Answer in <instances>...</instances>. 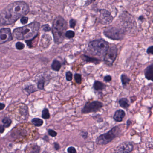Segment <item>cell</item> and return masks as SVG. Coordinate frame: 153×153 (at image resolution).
Returning a JSON list of instances; mask_svg holds the SVG:
<instances>
[{
    "label": "cell",
    "instance_id": "obj_17",
    "mask_svg": "<svg viewBox=\"0 0 153 153\" xmlns=\"http://www.w3.org/2000/svg\"><path fill=\"white\" fill-rule=\"evenodd\" d=\"M120 79L123 86H126L127 84H128L130 81V79L128 78V76L125 74H122L121 75Z\"/></svg>",
    "mask_w": 153,
    "mask_h": 153
},
{
    "label": "cell",
    "instance_id": "obj_33",
    "mask_svg": "<svg viewBox=\"0 0 153 153\" xmlns=\"http://www.w3.org/2000/svg\"><path fill=\"white\" fill-rule=\"evenodd\" d=\"M147 53L148 54H153V46L148 48L147 50Z\"/></svg>",
    "mask_w": 153,
    "mask_h": 153
},
{
    "label": "cell",
    "instance_id": "obj_2",
    "mask_svg": "<svg viewBox=\"0 0 153 153\" xmlns=\"http://www.w3.org/2000/svg\"><path fill=\"white\" fill-rule=\"evenodd\" d=\"M39 28V22H35L26 26L15 29L13 32V36L18 40H31L37 36Z\"/></svg>",
    "mask_w": 153,
    "mask_h": 153
},
{
    "label": "cell",
    "instance_id": "obj_31",
    "mask_svg": "<svg viewBox=\"0 0 153 153\" xmlns=\"http://www.w3.org/2000/svg\"><path fill=\"white\" fill-rule=\"evenodd\" d=\"M67 152L69 153H76V151L74 147L71 146L69 147L67 149Z\"/></svg>",
    "mask_w": 153,
    "mask_h": 153
},
{
    "label": "cell",
    "instance_id": "obj_13",
    "mask_svg": "<svg viewBox=\"0 0 153 153\" xmlns=\"http://www.w3.org/2000/svg\"><path fill=\"white\" fill-rule=\"evenodd\" d=\"M145 75L147 80L153 81V64L149 65L146 69Z\"/></svg>",
    "mask_w": 153,
    "mask_h": 153
},
{
    "label": "cell",
    "instance_id": "obj_40",
    "mask_svg": "<svg viewBox=\"0 0 153 153\" xmlns=\"http://www.w3.org/2000/svg\"><path fill=\"white\" fill-rule=\"evenodd\" d=\"M139 19L140 20H143V16H141V17L139 18Z\"/></svg>",
    "mask_w": 153,
    "mask_h": 153
},
{
    "label": "cell",
    "instance_id": "obj_3",
    "mask_svg": "<svg viewBox=\"0 0 153 153\" xmlns=\"http://www.w3.org/2000/svg\"><path fill=\"white\" fill-rule=\"evenodd\" d=\"M67 27V22L61 16H58L55 19L53 22L52 32L56 43L60 44L63 41Z\"/></svg>",
    "mask_w": 153,
    "mask_h": 153
},
{
    "label": "cell",
    "instance_id": "obj_9",
    "mask_svg": "<svg viewBox=\"0 0 153 153\" xmlns=\"http://www.w3.org/2000/svg\"><path fill=\"white\" fill-rule=\"evenodd\" d=\"M13 40V35L9 28H3L0 30V44L9 42Z\"/></svg>",
    "mask_w": 153,
    "mask_h": 153
},
{
    "label": "cell",
    "instance_id": "obj_28",
    "mask_svg": "<svg viewBox=\"0 0 153 153\" xmlns=\"http://www.w3.org/2000/svg\"><path fill=\"white\" fill-rule=\"evenodd\" d=\"M21 22L22 24H25L28 22V18L27 17H24V16H22L21 18Z\"/></svg>",
    "mask_w": 153,
    "mask_h": 153
},
{
    "label": "cell",
    "instance_id": "obj_19",
    "mask_svg": "<svg viewBox=\"0 0 153 153\" xmlns=\"http://www.w3.org/2000/svg\"><path fill=\"white\" fill-rule=\"evenodd\" d=\"M12 121L10 118L8 117H4L3 119L2 123L3 124V126L5 128H8L11 124Z\"/></svg>",
    "mask_w": 153,
    "mask_h": 153
},
{
    "label": "cell",
    "instance_id": "obj_6",
    "mask_svg": "<svg viewBox=\"0 0 153 153\" xmlns=\"http://www.w3.org/2000/svg\"><path fill=\"white\" fill-rule=\"evenodd\" d=\"M104 34L107 37L113 40L122 39L125 36L123 30L116 27H108L104 31Z\"/></svg>",
    "mask_w": 153,
    "mask_h": 153
},
{
    "label": "cell",
    "instance_id": "obj_16",
    "mask_svg": "<svg viewBox=\"0 0 153 153\" xmlns=\"http://www.w3.org/2000/svg\"><path fill=\"white\" fill-rule=\"evenodd\" d=\"M61 66H62V65L61 63L56 60H54L51 65V67L53 70L55 71H59L61 69Z\"/></svg>",
    "mask_w": 153,
    "mask_h": 153
},
{
    "label": "cell",
    "instance_id": "obj_38",
    "mask_svg": "<svg viewBox=\"0 0 153 153\" xmlns=\"http://www.w3.org/2000/svg\"><path fill=\"white\" fill-rule=\"evenodd\" d=\"M4 107H5L4 104L0 103V110H3Z\"/></svg>",
    "mask_w": 153,
    "mask_h": 153
},
{
    "label": "cell",
    "instance_id": "obj_8",
    "mask_svg": "<svg viewBox=\"0 0 153 153\" xmlns=\"http://www.w3.org/2000/svg\"><path fill=\"white\" fill-rule=\"evenodd\" d=\"M103 107L102 102L99 101H94L88 102L85 104L82 110V114H88L92 112H96Z\"/></svg>",
    "mask_w": 153,
    "mask_h": 153
},
{
    "label": "cell",
    "instance_id": "obj_34",
    "mask_svg": "<svg viewBox=\"0 0 153 153\" xmlns=\"http://www.w3.org/2000/svg\"><path fill=\"white\" fill-rule=\"evenodd\" d=\"M104 80L106 82L110 81L111 80V77L110 75H107L104 77Z\"/></svg>",
    "mask_w": 153,
    "mask_h": 153
},
{
    "label": "cell",
    "instance_id": "obj_1",
    "mask_svg": "<svg viewBox=\"0 0 153 153\" xmlns=\"http://www.w3.org/2000/svg\"><path fill=\"white\" fill-rule=\"evenodd\" d=\"M28 5L23 1H17L9 4L0 13V24L11 25L17 20L27 14Z\"/></svg>",
    "mask_w": 153,
    "mask_h": 153
},
{
    "label": "cell",
    "instance_id": "obj_35",
    "mask_svg": "<svg viewBox=\"0 0 153 153\" xmlns=\"http://www.w3.org/2000/svg\"><path fill=\"white\" fill-rule=\"evenodd\" d=\"M95 0H87L85 4V6H88L95 1Z\"/></svg>",
    "mask_w": 153,
    "mask_h": 153
},
{
    "label": "cell",
    "instance_id": "obj_5",
    "mask_svg": "<svg viewBox=\"0 0 153 153\" xmlns=\"http://www.w3.org/2000/svg\"><path fill=\"white\" fill-rule=\"evenodd\" d=\"M121 130L119 126H116L108 133L100 135L96 139V143L99 145H105L110 143L120 134Z\"/></svg>",
    "mask_w": 153,
    "mask_h": 153
},
{
    "label": "cell",
    "instance_id": "obj_22",
    "mask_svg": "<svg viewBox=\"0 0 153 153\" xmlns=\"http://www.w3.org/2000/svg\"><path fill=\"white\" fill-rule=\"evenodd\" d=\"M74 36H75V32L73 31H68L65 33V37L68 39L73 38Z\"/></svg>",
    "mask_w": 153,
    "mask_h": 153
},
{
    "label": "cell",
    "instance_id": "obj_41",
    "mask_svg": "<svg viewBox=\"0 0 153 153\" xmlns=\"http://www.w3.org/2000/svg\"></svg>",
    "mask_w": 153,
    "mask_h": 153
},
{
    "label": "cell",
    "instance_id": "obj_14",
    "mask_svg": "<svg viewBox=\"0 0 153 153\" xmlns=\"http://www.w3.org/2000/svg\"><path fill=\"white\" fill-rule=\"evenodd\" d=\"M129 102L128 100L126 98H122L120 99L119 100V104L120 107L123 108L127 109L128 108L129 106Z\"/></svg>",
    "mask_w": 153,
    "mask_h": 153
},
{
    "label": "cell",
    "instance_id": "obj_20",
    "mask_svg": "<svg viewBox=\"0 0 153 153\" xmlns=\"http://www.w3.org/2000/svg\"><path fill=\"white\" fill-rule=\"evenodd\" d=\"M49 110L48 109L45 108L42 111V117L44 119H48L50 118Z\"/></svg>",
    "mask_w": 153,
    "mask_h": 153
},
{
    "label": "cell",
    "instance_id": "obj_12",
    "mask_svg": "<svg viewBox=\"0 0 153 153\" xmlns=\"http://www.w3.org/2000/svg\"><path fill=\"white\" fill-rule=\"evenodd\" d=\"M126 116V113L122 110H119L115 112L114 115V119L118 122H121Z\"/></svg>",
    "mask_w": 153,
    "mask_h": 153
},
{
    "label": "cell",
    "instance_id": "obj_7",
    "mask_svg": "<svg viewBox=\"0 0 153 153\" xmlns=\"http://www.w3.org/2000/svg\"><path fill=\"white\" fill-rule=\"evenodd\" d=\"M117 55V49L116 46H112L109 47L105 53L104 61L106 64L108 66L112 65L116 60Z\"/></svg>",
    "mask_w": 153,
    "mask_h": 153
},
{
    "label": "cell",
    "instance_id": "obj_36",
    "mask_svg": "<svg viewBox=\"0 0 153 153\" xmlns=\"http://www.w3.org/2000/svg\"><path fill=\"white\" fill-rule=\"evenodd\" d=\"M54 148L56 150H58L60 149V146H59V144L55 143H54Z\"/></svg>",
    "mask_w": 153,
    "mask_h": 153
},
{
    "label": "cell",
    "instance_id": "obj_27",
    "mask_svg": "<svg viewBox=\"0 0 153 153\" xmlns=\"http://www.w3.org/2000/svg\"><path fill=\"white\" fill-rule=\"evenodd\" d=\"M42 29L45 32H48V31H50L51 30V28L48 24H46V25H43L42 27Z\"/></svg>",
    "mask_w": 153,
    "mask_h": 153
},
{
    "label": "cell",
    "instance_id": "obj_10",
    "mask_svg": "<svg viewBox=\"0 0 153 153\" xmlns=\"http://www.w3.org/2000/svg\"><path fill=\"white\" fill-rule=\"evenodd\" d=\"M100 13L99 21L101 23L103 24H109L111 23L113 20V17L109 12L107 10H100Z\"/></svg>",
    "mask_w": 153,
    "mask_h": 153
},
{
    "label": "cell",
    "instance_id": "obj_26",
    "mask_svg": "<svg viewBox=\"0 0 153 153\" xmlns=\"http://www.w3.org/2000/svg\"><path fill=\"white\" fill-rule=\"evenodd\" d=\"M65 76H66V79L67 81H70L72 80V74L71 72H66Z\"/></svg>",
    "mask_w": 153,
    "mask_h": 153
},
{
    "label": "cell",
    "instance_id": "obj_32",
    "mask_svg": "<svg viewBox=\"0 0 153 153\" xmlns=\"http://www.w3.org/2000/svg\"><path fill=\"white\" fill-rule=\"evenodd\" d=\"M26 89H27L26 90L29 93H33V92L36 91V90H35V88L33 86H29V87H28V88H26Z\"/></svg>",
    "mask_w": 153,
    "mask_h": 153
},
{
    "label": "cell",
    "instance_id": "obj_37",
    "mask_svg": "<svg viewBox=\"0 0 153 153\" xmlns=\"http://www.w3.org/2000/svg\"><path fill=\"white\" fill-rule=\"evenodd\" d=\"M87 134H88L87 133H86V132H84L82 133L81 135H82V137H83V138H86V137H87Z\"/></svg>",
    "mask_w": 153,
    "mask_h": 153
},
{
    "label": "cell",
    "instance_id": "obj_25",
    "mask_svg": "<svg viewBox=\"0 0 153 153\" xmlns=\"http://www.w3.org/2000/svg\"><path fill=\"white\" fill-rule=\"evenodd\" d=\"M25 45L20 42H17L16 44V47L19 50H22L24 48Z\"/></svg>",
    "mask_w": 153,
    "mask_h": 153
},
{
    "label": "cell",
    "instance_id": "obj_18",
    "mask_svg": "<svg viewBox=\"0 0 153 153\" xmlns=\"http://www.w3.org/2000/svg\"><path fill=\"white\" fill-rule=\"evenodd\" d=\"M32 123L36 126L40 127L43 125L44 122L40 119L34 118L32 119Z\"/></svg>",
    "mask_w": 153,
    "mask_h": 153
},
{
    "label": "cell",
    "instance_id": "obj_30",
    "mask_svg": "<svg viewBox=\"0 0 153 153\" xmlns=\"http://www.w3.org/2000/svg\"><path fill=\"white\" fill-rule=\"evenodd\" d=\"M70 27L71 28H74L76 25V21L74 19H71L70 21Z\"/></svg>",
    "mask_w": 153,
    "mask_h": 153
},
{
    "label": "cell",
    "instance_id": "obj_39",
    "mask_svg": "<svg viewBox=\"0 0 153 153\" xmlns=\"http://www.w3.org/2000/svg\"><path fill=\"white\" fill-rule=\"evenodd\" d=\"M4 127L0 125V133H3L4 131Z\"/></svg>",
    "mask_w": 153,
    "mask_h": 153
},
{
    "label": "cell",
    "instance_id": "obj_15",
    "mask_svg": "<svg viewBox=\"0 0 153 153\" xmlns=\"http://www.w3.org/2000/svg\"><path fill=\"white\" fill-rule=\"evenodd\" d=\"M94 90L97 91L102 90L105 89V85L102 82L99 81H96L94 84Z\"/></svg>",
    "mask_w": 153,
    "mask_h": 153
},
{
    "label": "cell",
    "instance_id": "obj_11",
    "mask_svg": "<svg viewBox=\"0 0 153 153\" xmlns=\"http://www.w3.org/2000/svg\"><path fill=\"white\" fill-rule=\"evenodd\" d=\"M134 149V146L130 142H124L116 148L115 151L118 153H130Z\"/></svg>",
    "mask_w": 153,
    "mask_h": 153
},
{
    "label": "cell",
    "instance_id": "obj_23",
    "mask_svg": "<svg viewBox=\"0 0 153 153\" xmlns=\"http://www.w3.org/2000/svg\"><path fill=\"white\" fill-rule=\"evenodd\" d=\"M45 83V80L44 79H42L39 80V81L38 83V88L39 90H44Z\"/></svg>",
    "mask_w": 153,
    "mask_h": 153
},
{
    "label": "cell",
    "instance_id": "obj_4",
    "mask_svg": "<svg viewBox=\"0 0 153 153\" xmlns=\"http://www.w3.org/2000/svg\"><path fill=\"white\" fill-rule=\"evenodd\" d=\"M109 48L108 42L100 39L91 41L88 44V49L93 54L101 56L105 54Z\"/></svg>",
    "mask_w": 153,
    "mask_h": 153
},
{
    "label": "cell",
    "instance_id": "obj_29",
    "mask_svg": "<svg viewBox=\"0 0 153 153\" xmlns=\"http://www.w3.org/2000/svg\"><path fill=\"white\" fill-rule=\"evenodd\" d=\"M48 133L49 135L51 136L52 137H55L57 135V133L54 130H52V129L48 130Z\"/></svg>",
    "mask_w": 153,
    "mask_h": 153
},
{
    "label": "cell",
    "instance_id": "obj_24",
    "mask_svg": "<svg viewBox=\"0 0 153 153\" xmlns=\"http://www.w3.org/2000/svg\"><path fill=\"white\" fill-rule=\"evenodd\" d=\"M74 79L75 81L77 84H80L82 82V76L81 75L79 74H75L74 75Z\"/></svg>",
    "mask_w": 153,
    "mask_h": 153
},
{
    "label": "cell",
    "instance_id": "obj_21",
    "mask_svg": "<svg viewBox=\"0 0 153 153\" xmlns=\"http://www.w3.org/2000/svg\"><path fill=\"white\" fill-rule=\"evenodd\" d=\"M83 57H84V59L86 62H91V63H95L97 64L99 63V60L95 58H91V57H88L86 56H84Z\"/></svg>",
    "mask_w": 153,
    "mask_h": 153
}]
</instances>
